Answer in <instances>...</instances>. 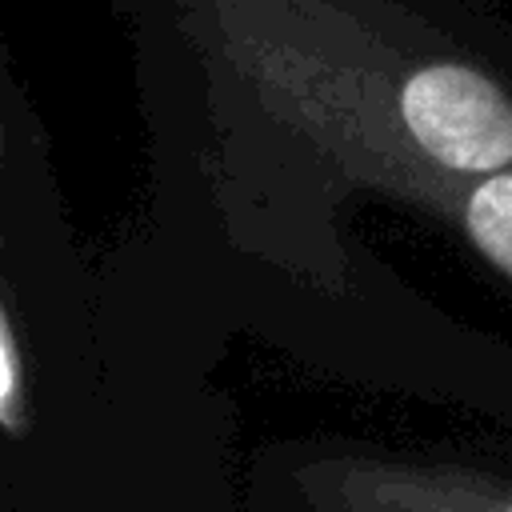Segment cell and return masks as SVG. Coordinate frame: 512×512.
I'll return each instance as SVG.
<instances>
[{"mask_svg":"<svg viewBox=\"0 0 512 512\" xmlns=\"http://www.w3.org/2000/svg\"><path fill=\"white\" fill-rule=\"evenodd\" d=\"M284 476L300 512H512L504 456L316 448Z\"/></svg>","mask_w":512,"mask_h":512,"instance_id":"1","label":"cell"},{"mask_svg":"<svg viewBox=\"0 0 512 512\" xmlns=\"http://www.w3.org/2000/svg\"><path fill=\"white\" fill-rule=\"evenodd\" d=\"M388 108L412 164L468 184L512 168V96L468 60H392Z\"/></svg>","mask_w":512,"mask_h":512,"instance_id":"2","label":"cell"}]
</instances>
